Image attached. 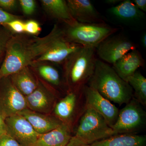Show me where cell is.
<instances>
[{"label": "cell", "mask_w": 146, "mask_h": 146, "mask_svg": "<svg viewBox=\"0 0 146 146\" xmlns=\"http://www.w3.org/2000/svg\"><path fill=\"white\" fill-rule=\"evenodd\" d=\"M0 146H22L8 134L0 136Z\"/></svg>", "instance_id": "obj_29"}, {"label": "cell", "mask_w": 146, "mask_h": 146, "mask_svg": "<svg viewBox=\"0 0 146 146\" xmlns=\"http://www.w3.org/2000/svg\"><path fill=\"white\" fill-rule=\"evenodd\" d=\"M119 29L104 23H83L76 21L67 25L63 29L71 42L85 48H96L106 39L116 33Z\"/></svg>", "instance_id": "obj_4"}, {"label": "cell", "mask_w": 146, "mask_h": 146, "mask_svg": "<svg viewBox=\"0 0 146 146\" xmlns=\"http://www.w3.org/2000/svg\"><path fill=\"white\" fill-rule=\"evenodd\" d=\"M83 89L68 91L57 102L53 111L55 117L68 125L72 131L86 108Z\"/></svg>", "instance_id": "obj_6"}, {"label": "cell", "mask_w": 146, "mask_h": 146, "mask_svg": "<svg viewBox=\"0 0 146 146\" xmlns=\"http://www.w3.org/2000/svg\"><path fill=\"white\" fill-rule=\"evenodd\" d=\"M7 134L6 125L5 119L0 114V136Z\"/></svg>", "instance_id": "obj_32"}, {"label": "cell", "mask_w": 146, "mask_h": 146, "mask_svg": "<svg viewBox=\"0 0 146 146\" xmlns=\"http://www.w3.org/2000/svg\"><path fill=\"white\" fill-rule=\"evenodd\" d=\"M27 108L42 114H50L53 112L58 101L57 94L39 81L36 89L25 97Z\"/></svg>", "instance_id": "obj_13"}, {"label": "cell", "mask_w": 146, "mask_h": 146, "mask_svg": "<svg viewBox=\"0 0 146 146\" xmlns=\"http://www.w3.org/2000/svg\"><path fill=\"white\" fill-rule=\"evenodd\" d=\"M43 8L50 16L63 22L66 25H71L75 21L71 15L67 1L64 0H42Z\"/></svg>", "instance_id": "obj_20"}, {"label": "cell", "mask_w": 146, "mask_h": 146, "mask_svg": "<svg viewBox=\"0 0 146 146\" xmlns=\"http://www.w3.org/2000/svg\"><path fill=\"white\" fill-rule=\"evenodd\" d=\"M71 15L76 21L83 23H104L100 13L89 0H68Z\"/></svg>", "instance_id": "obj_14"}, {"label": "cell", "mask_w": 146, "mask_h": 146, "mask_svg": "<svg viewBox=\"0 0 146 146\" xmlns=\"http://www.w3.org/2000/svg\"><path fill=\"white\" fill-rule=\"evenodd\" d=\"M144 64L145 60L142 55L136 49L126 54L112 65V67L118 75L127 82L128 78Z\"/></svg>", "instance_id": "obj_16"}, {"label": "cell", "mask_w": 146, "mask_h": 146, "mask_svg": "<svg viewBox=\"0 0 146 146\" xmlns=\"http://www.w3.org/2000/svg\"><path fill=\"white\" fill-rule=\"evenodd\" d=\"M41 28L36 21L30 20L25 23V32L35 36L41 31Z\"/></svg>", "instance_id": "obj_26"}, {"label": "cell", "mask_w": 146, "mask_h": 146, "mask_svg": "<svg viewBox=\"0 0 146 146\" xmlns=\"http://www.w3.org/2000/svg\"><path fill=\"white\" fill-rule=\"evenodd\" d=\"M141 42H142V45L144 48L146 47V33L144 34L142 36V39H141Z\"/></svg>", "instance_id": "obj_35"}, {"label": "cell", "mask_w": 146, "mask_h": 146, "mask_svg": "<svg viewBox=\"0 0 146 146\" xmlns=\"http://www.w3.org/2000/svg\"><path fill=\"white\" fill-rule=\"evenodd\" d=\"M18 19H20L18 16L9 13L0 8V26L5 27L9 22Z\"/></svg>", "instance_id": "obj_28"}, {"label": "cell", "mask_w": 146, "mask_h": 146, "mask_svg": "<svg viewBox=\"0 0 146 146\" xmlns=\"http://www.w3.org/2000/svg\"><path fill=\"white\" fill-rule=\"evenodd\" d=\"M63 30L55 25L50 32L44 37L23 33L13 35L7 43L5 56L0 65V79L32 65Z\"/></svg>", "instance_id": "obj_1"}, {"label": "cell", "mask_w": 146, "mask_h": 146, "mask_svg": "<svg viewBox=\"0 0 146 146\" xmlns=\"http://www.w3.org/2000/svg\"><path fill=\"white\" fill-rule=\"evenodd\" d=\"M133 91V97L143 106H146V79L136 71L127 80Z\"/></svg>", "instance_id": "obj_22"}, {"label": "cell", "mask_w": 146, "mask_h": 146, "mask_svg": "<svg viewBox=\"0 0 146 146\" xmlns=\"http://www.w3.org/2000/svg\"><path fill=\"white\" fill-rule=\"evenodd\" d=\"M71 129L65 124L44 134H40L32 146H66L72 137Z\"/></svg>", "instance_id": "obj_17"}, {"label": "cell", "mask_w": 146, "mask_h": 146, "mask_svg": "<svg viewBox=\"0 0 146 146\" xmlns=\"http://www.w3.org/2000/svg\"><path fill=\"white\" fill-rule=\"evenodd\" d=\"M25 23L18 19L9 22L5 27L17 34H21L25 32Z\"/></svg>", "instance_id": "obj_25"}, {"label": "cell", "mask_w": 146, "mask_h": 146, "mask_svg": "<svg viewBox=\"0 0 146 146\" xmlns=\"http://www.w3.org/2000/svg\"><path fill=\"white\" fill-rule=\"evenodd\" d=\"M112 136V128L101 115L92 108L86 107L71 138L80 143L91 145Z\"/></svg>", "instance_id": "obj_5"}, {"label": "cell", "mask_w": 146, "mask_h": 146, "mask_svg": "<svg viewBox=\"0 0 146 146\" xmlns=\"http://www.w3.org/2000/svg\"><path fill=\"white\" fill-rule=\"evenodd\" d=\"M13 35L8 28L0 26V65L5 56L7 43Z\"/></svg>", "instance_id": "obj_24"}, {"label": "cell", "mask_w": 146, "mask_h": 146, "mask_svg": "<svg viewBox=\"0 0 146 146\" xmlns=\"http://www.w3.org/2000/svg\"><path fill=\"white\" fill-rule=\"evenodd\" d=\"M122 1L121 0H106L105 1V2L111 5H117L118 4H119Z\"/></svg>", "instance_id": "obj_34"}, {"label": "cell", "mask_w": 146, "mask_h": 146, "mask_svg": "<svg viewBox=\"0 0 146 146\" xmlns=\"http://www.w3.org/2000/svg\"><path fill=\"white\" fill-rule=\"evenodd\" d=\"M23 12L26 15H31L36 9V3L33 0H21L19 1Z\"/></svg>", "instance_id": "obj_27"}, {"label": "cell", "mask_w": 146, "mask_h": 146, "mask_svg": "<svg viewBox=\"0 0 146 146\" xmlns=\"http://www.w3.org/2000/svg\"><path fill=\"white\" fill-rule=\"evenodd\" d=\"M145 136L135 133L116 134L97 141L90 146H146Z\"/></svg>", "instance_id": "obj_19"}, {"label": "cell", "mask_w": 146, "mask_h": 146, "mask_svg": "<svg viewBox=\"0 0 146 146\" xmlns=\"http://www.w3.org/2000/svg\"><path fill=\"white\" fill-rule=\"evenodd\" d=\"M137 46L132 41L122 36L116 35L106 39L96 48L97 53L104 62L113 65Z\"/></svg>", "instance_id": "obj_9"}, {"label": "cell", "mask_w": 146, "mask_h": 146, "mask_svg": "<svg viewBox=\"0 0 146 146\" xmlns=\"http://www.w3.org/2000/svg\"><path fill=\"white\" fill-rule=\"evenodd\" d=\"M29 66L21 69L9 76L13 85L25 97L31 94L39 84Z\"/></svg>", "instance_id": "obj_18"}, {"label": "cell", "mask_w": 146, "mask_h": 146, "mask_svg": "<svg viewBox=\"0 0 146 146\" xmlns=\"http://www.w3.org/2000/svg\"><path fill=\"white\" fill-rule=\"evenodd\" d=\"M109 13L121 21H133L143 17L144 13L137 7L132 1H122L109 9Z\"/></svg>", "instance_id": "obj_21"}, {"label": "cell", "mask_w": 146, "mask_h": 146, "mask_svg": "<svg viewBox=\"0 0 146 146\" xmlns=\"http://www.w3.org/2000/svg\"><path fill=\"white\" fill-rule=\"evenodd\" d=\"M18 114L26 119L39 134L49 132L63 123L54 115L34 112L28 108L24 110Z\"/></svg>", "instance_id": "obj_15"}, {"label": "cell", "mask_w": 146, "mask_h": 146, "mask_svg": "<svg viewBox=\"0 0 146 146\" xmlns=\"http://www.w3.org/2000/svg\"><path fill=\"white\" fill-rule=\"evenodd\" d=\"M111 102L121 106L133 97L132 88L113 68L97 59L94 74L87 84Z\"/></svg>", "instance_id": "obj_2"}, {"label": "cell", "mask_w": 146, "mask_h": 146, "mask_svg": "<svg viewBox=\"0 0 146 146\" xmlns=\"http://www.w3.org/2000/svg\"><path fill=\"white\" fill-rule=\"evenodd\" d=\"M27 108L25 97L13 85L9 76L0 79V114L6 118Z\"/></svg>", "instance_id": "obj_8"}, {"label": "cell", "mask_w": 146, "mask_h": 146, "mask_svg": "<svg viewBox=\"0 0 146 146\" xmlns=\"http://www.w3.org/2000/svg\"><path fill=\"white\" fill-rule=\"evenodd\" d=\"M96 50L81 47L63 62L64 80L69 91L82 89L87 85L95 70Z\"/></svg>", "instance_id": "obj_3"}, {"label": "cell", "mask_w": 146, "mask_h": 146, "mask_svg": "<svg viewBox=\"0 0 146 146\" xmlns=\"http://www.w3.org/2000/svg\"><path fill=\"white\" fill-rule=\"evenodd\" d=\"M7 134L22 146H32L40 134L24 117L19 114L6 118Z\"/></svg>", "instance_id": "obj_11"}, {"label": "cell", "mask_w": 146, "mask_h": 146, "mask_svg": "<svg viewBox=\"0 0 146 146\" xmlns=\"http://www.w3.org/2000/svg\"><path fill=\"white\" fill-rule=\"evenodd\" d=\"M16 0H0V8L6 11L13 10L16 7Z\"/></svg>", "instance_id": "obj_30"}, {"label": "cell", "mask_w": 146, "mask_h": 146, "mask_svg": "<svg viewBox=\"0 0 146 146\" xmlns=\"http://www.w3.org/2000/svg\"><path fill=\"white\" fill-rule=\"evenodd\" d=\"M81 47H83L70 41L65 36L63 29L46 50L33 63L44 61L63 63L71 55Z\"/></svg>", "instance_id": "obj_12"}, {"label": "cell", "mask_w": 146, "mask_h": 146, "mask_svg": "<svg viewBox=\"0 0 146 146\" xmlns=\"http://www.w3.org/2000/svg\"><path fill=\"white\" fill-rule=\"evenodd\" d=\"M83 91L85 107L94 110L101 115L109 126L112 127L117 119L119 111L118 108L88 85L84 86Z\"/></svg>", "instance_id": "obj_10"}, {"label": "cell", "mask_w": 146, "mask_h": 146, "mask_svg": "<svg viewBox=\"0 0 146 146\" xmlns=\"http://www.w3.org/2000/svg\"><path fill=\"white\" fill-rule=\"evenodd\" d=\"M132 2L139 10L143 12L146 11V0H133Z\"/></svg>", "instance_id": "obj_31"}, {"label": "cell", "mask_w": 146, "mask_h": 146, "mask_svg": "<svg viewBox=\"0 0 146 146\" xmlns=\"http://www.w3.org/2000/svg\"><path fill=\"white\" fill-rule=\"evenodd\" d=\"M125 104L111 127L113 135L135 133L145 125L146 114L143 106L133 97Z\"/></svg>", "instance_id": "obj_7"}, {"label": "cell", "mask_w": 146, "mask_h": 146, "mask_svg": "<svg viewBox=\"0 0 146 146\" xmlns=\"http://www.w3.org/2000/svg\"><path fill=\"white\" fill-rule=\"evenodd\" d=\"M39 75L46 81L56 87H60L63 84L60 74L53 66L48 65H41L37 67Z\"/></svg>", "instance_id": "obj_23"}, {"label": "cell", "mask_w": 146, "mask_h": 146, "mask_svg": "<svg viewBox=\"0 0 146 146\" xmlns=\"http://www.w3.org/2000/svg\"><path fill=\"white\" fill-rule=\"evenodd\" d=\"M91 145H86V144H83L74 141L72 138H71L70 140L69 141V143L66 146H90Z\"/></svg>", "instance_id": "obj_33"}]
</instances>
